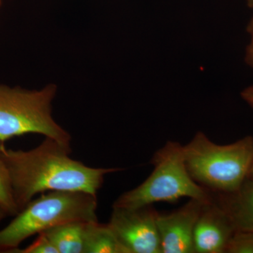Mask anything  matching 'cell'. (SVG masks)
Listing matches in <instances>:
<instances>
[{
    "label": "cell",
    "mask_w": 253,
    "mask_h": 253,
    "mask_svg": "<svg viewBox=\"0 0 253 253\" xmlns=\"http://www.w3.org/2000/svg\"><path fill=\"white\" fill-rule=\"evenodd\" d=\"M71 145L51 138L29 151L1 148L9 171L13 195L21 211L38 194L46 191H84L96 195L104 176L121 168H94L72 159Z\"/></svg>",
    "instance_id": "6da1fadb"
},
{
    "label": "cell",
    "mask_w": 253,
    "mask_h": 253,
    "mask_svg": "<svg viewBox=\"0 0 253 253\" xmlns=\"http://www.w3.org/2000/svg\"><path fill=\"white\" fill-rule=\"evenodd\" d=\"M183 150L190 176L212 194H228L239 189L249 177L253 163L251 136L232 144L219 145L199 131Z\"/></svg>",
    "instance_id": "7a4b0ae2"
},
{
    "label": "cell",
    "mask_w": 253,
    "mask_h": 253,
    "mask_svg": "<svg viewBox=\"0 0 253 253\" xmlns=\"http://www.w3.org/2000/svg\"><path fill=\"white\" fill-rule=\"evenodd\" d=\"M96 195L84 191H52L32 200L0 230V253H11L25 240L72 221H98Z\"/></svg>",
    "instance_id": "3957f363"
},
{
    "label": "cell",
    "mask_w": 253,
    "mask_h": 253,
    "mask_svg": "<svg viewBox=\"0 0 253 253\" xmlns=\"http://www.w3.org/2000/svg\"><path fill=\"white\" fill-rule=\"evenodd\" d=\"M151 163L154 167L151 175L135 189L121 195L113 207L139 208L158 202L175 203L181 198L211 199V194L190 176L179 143L168 141L155 153Z\"/></svg>",
    "instance_id": "277c9868"
},
{
    "label": "cell",
    "mask_w": 253,
    "mask_h": 253,
    "mask_svg": "<svg viewBox=\"0 0 253 253\" xmlns=\"http://www.w3.org/2000/svg\"><path fill=\"white\" fill-rule=\"evenodd\" d=\"M57 86L49 84L40 90L0 84V141L14 136L39 134L71 145V136L52 117V101Z\"/></svg>",
    "instance_id": "5b68a950"
},
{
    "label": "cell",
    "mask_w": 253,
    "mask_h": 253,
    "mask_svg": "<svg viewBox=\"0 0 253 253\" xmlns=\"http://www.w3.org/2000/svg\"><path fill=\"white\" fill-rule=\"evenodd\" d=\"M152 206L113 207L108 225L129 253H162Z\"/></svg>",
    "instance_id": "8992f818"
},
{
    "label": "cell",
    "mask_w": 253,
    "mask_h": 253,
    "mask_svg": "<svg viewBox=\"0 0 253 253\" xmlns=\"http://www.w3.org/2000/svg\"><path fill=\"white\" fill-rule=\"evenodd\" d=\"M205 202L191 199L173 212H156L162 253H194L195 225Z\"/></svg>",
    "instance_id": "52a82bcc"
},
{
    "label": "cell",
    "mask_w": 253,
    "mask_h": 253,
    "mask_svg": "<svg viewBox=\"0 0 253 253\" xmlns=\"http://www.w3.org/2000/svg\"><path fill=\"white\" fill-rule=\"evenodd\" d=\"M225 212L212 199L205 202L195 225L194 253H224L236 231Z\"/></svg>",
    "instance_id": "ba28073f"
},
{
    "label": "cell",
    "mask_w": 253,
    "mask_h": 253,
    "mask_svg": "<svg viewBox=\"0 0 253 253\" xmlns=\"http://www.w3.org/2000/svg\"><path fill=\"white\" fill-rule=\"evenodd\" d=\"M210 194L227 214L236 230L253 231V181L248 178L234 192Z\"/></svg>",
    "instance_id": "9c48e42d"
},
{
    "label": "cell",
    "mask_w": 253,
    "mask_h": 253,
    "mask_svg": "<svg viewBox=\"0 0 253 253\" xmlns=\"http://www.w3.org/2000/svg\"><path fill=\"white\" fill-rule=\"evenodd\" d=\"M84 253H129L107 224L85 223Z\"/></svg>",
    "instance_id": "30bf717a"
},
{
    "label": "cell",
    "mask_w": 253,
    "mask_h": 253,
    "mask_svg": "<svg viewBox=\"0 0 253 253\" xmlns=\"http://www.w3.org/2000/svg\"><path fill=\"white\" fill-rule=\"evenodd\" d=\"M85 223L84 221L65 223L42 233L45 234L59 253H84Z\"/></svg>",
    "instance_id": "8fae6325"
},
{
    "label": "cell",
    "mask_w": 253,
    "mask_h": 253,
    "mask_svg": "<svg viewBox=\"0 0 253 253\" xmlns=\"http://www.w3.org/2000/svg\"><path fill=\"white\" fill-rule=\"evenodd\" d=\"M4 144L0 141V206L8 215L16 216L19 211L13 195L9 171L1 154V148Z\"/></svg>",
    "instance_id": "7c38bea8"
},
{
    "label": "cell",
    "mask_w": 253,
    "mask_h": 253,
    "mask_svg": "<svg viewBox=\"0 0 253 253\" xmlns=\"http://www.w3.org/2000/svg\"><path fill=\"white\" fill-rule=\"evenodd\" d=\"M253 253V231L236 230L226 253Z\"/></svg>",
    "instance_id": "4fadbf2b"
},
{
    "label": "cell",
    "mask_w": 253,
    "mask_h": 253,
    "mask_svg": "<svg viewBox=\"0 0 253 253\" xmlns=\"http://www.w3.org/2000/svg\"><path fill=\"white\" fill-rule=\"evenodd\" d=\"M11 253H59L44 233L38 234V239L26 249H16Z\"/></svg>",
    "instance_id": "5bb4252c"
},
{
    "label": "cell",
    "mask_w": 253,
    "mask_h": 253,
    "mask_svg": "<svg viewBox=\"0 0 253 253\" xmlns=\"http://www.w3.org/2000/svg\"><path fill=\"white\" fill-rule=\"evenodd\" d=\"M247 31L251 35V42L246 49L245 59L247 64L253 68V18L248 25Z\"/></svg>",
    "instance_id": "9a60e30c"
},
{
    "label": "cell",
    "mask_w": 253,
    "mask_h": 253,
    "mask_svg": "<svg viewBox=\"0 0 253 253\" xmlns=\"http://www.w3.org/2000/svg\"><path fill=\"white\" fill-rule=\"evenodd\" d=\"M241 97L253 109V85L246 88L241 92Z\"/></svg>",
    "instance_id": "2e32d148"
},
{
    "label": "cell",
    "mask_w": 253,
    "mask_h": 253,
    "mask_svg": "<svg viewBox=\"0 0 253 253\" xmlns=\"http://www.w3.org/2000/svg\"><path fill=\"white\" fill-rule=\"evenodd\" d=\"M7 215L8 214H6V212H5L4 210L3 209V208L1 207V206H0V221L2 220V219Z\"/></svg>",
    "instance_id": "e0dca14e"
},
{
    "label": "cell",
    "mask_w": 253,
    "mask_h": 253,
    "mask_svg": "<svg viewBox=\"0 0 253 253\" xmlns=\"http://www.w3.org/2000/svg\"><path fill=\"white\" fill-rule=\"evenodd\" d=\"M248 178H249L250 179L253 181V163L252 166H251V169H250L249 177Z\"/></svg>",
    "instance_id": "ac0fdd59"
},
{
    "label": "cell",
    "mask_w": 253,
    "mask_h": 253,
    "mask_svg": "<svg viewBox=\"0 0 253 253\" xmlns=\"http://www.w3.org/2000/svg\"><path fill=\"white\" fill-rule=\"evenodd\" d=\"M246 1L249 7L253 8V0H246Z\"/></svg>",
    "instance_id": "d6986e66"
},
{
    "label": "cell",
    "mask_w": 253,
    "mask_h": 253,
    "mask_svg": "<svg viewBox=\"0 0 253 253\" xmlns=\"http://www.w3.org/2000/svg\"><path fill=\"white\" fill-rule=\"evenodd\" d=\"M1 0H0V8H1Z\"/></svg>",
    "instance_id": "ffe728a7"
}]
</instances>
